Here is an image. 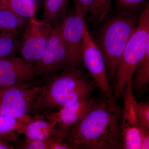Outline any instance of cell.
<instances>
[{"label": "cell", "instance_id": "cell-21", "mask_svg": "<svg viewBox=\"0 0 149 149\" xmlns=\"http://www.w3.org/2000/svg\"><path fill=\"white\" fill-rule=\"evenodd\" d=\"M111 4V0H96L90 13L91 16L100 23L109 12Z\"/></svg>", "mask_w": 149, "mask_h": 149}, {"label": "cell", "instance_id": "cell-16", "mask_svg": "<svg viewBox=\"0 0 149 149\" xmlns=\"http://www.w3.org/2000/svg\"><path fill=\"white\" fill-rule=\"evenodd\" d=\"M0 8L10 11L27 19L35 18L37 4L30 0H0Z\"/></svg>", "mask_w": 149, "mask_h": 149}, {"label": "cell", "instance_id": "cell-23", "mask_svg": "<svg viewBox=\"0 0 149 149\" xmlns=\"http://www.w3.org/2000/svg\"><path fill=\"white\" fill-rule=\"evenodd\" d=\"M96 0H74L75 8L79 10L84 16L90 13Z\"/></svg>", "mask_w": 149, "mask_h": 149}, {"label": "cell", "instance_id": "cell-3", "mask_svg": "<svg viewBox=\"0 0 149 149\" xmlns=\"http://www.w3.org/2000/svg\"><path fill=\"white\" fill-rule=\"evenodd\" d=\"M149 49V5L148 3L138 19L135 30L123 52L113 80V98L122 96L127 83L134 73Z\"/></svg>", "mask_w": 149, "mask_h": 149}, {"label": "cell", "instance_id": "cell-9", "mask_svg": "<svg viewBox=\"0 0 149 149\" xmlns=\"http://www.w3.org/2000/svg\"><path fill=\"white\" fill-rule=\"evenodd\" d=\"M85 16L75 8L61 22L62 33L66 47L68 67H76L82 61L83 29Z\"/></svg>", "mask_w": 149, "mask_h": 149}, {"label": "cell", "instance_id": "cell-24", "mask_svg": "<svg viewBox=\"0 0 149 149\" xmlns=\"http://www.w3.org/2000/svg\"><path fill=\"white\" fill-rule=\"evenodd\" d=\"M146 0H116L119 8L129 10L139 7L144 3Z\"/></svg>", "mask_w": 149, "mask_h": 149}, {"label": "cell", "instance_id": "cell-11", "mask_svg": "<svg viewBox=\"0 0 149 149\" xmlns=\"http://www.w3.org/2000/svg\"><path fill=\"white\" fill-rule=\"evenodd\" d=\"M95 101L86 97L56 111L43 115L45 118L53 123L58 133L65 139L71 128L89 111Z\"/></svg>", "mask_w": 149, "mask_h": 149}, {"label": "cell", "instance_id": "cell-18", "mask_svg": "<svg viewBox=\"0 0 149 149\" xmlns=\"http://www.w3.org/2000/svg\"><path fill=\"white\" fill-rule=\"evenodd\" d=\"M68 0H46L43 12V20L52 26L62 16L66 9Z\"/></svg>", "mask_w": 149, "mask_h": 149}, {"label": "cell", "instance_id": "cell-2", "mask_svg": "<svg viewBox=\"0 0 149 149\" xmlns=\"http://www.w3.org/2000/svg\"><path fill=\"white\" fill-rule=\"evenodd\" d=\"M46 80L31 113L34 116L45 114L89 97L95 86L77 67H69Z\"/></svg>", "mask_w": 149, "mask_h": 149}, {"label": "cell", "instance_id": "cell-26", "mask_svg": "<svg viewBox=\"0 0 149 149\" xmlns=\"http://www.w3.org/2000/svg\"><path fill=\"white\" fill-rule=\"evenodd\" d=\"M14 147L10 146L8 141L0 138V149H14Z\"/></svg>", "mask_w": 149, "mask_h": 149}, {"label": "cell", "instance_id": "cell-4", "mask_svg": "<svg viewBox=\"0 0 149 149\" xmlns=\"http://www.w3.org/2000/svg\"><path fill=\"white\" fill-rule=\"evenodd\" d=\"M138 21L134 16L123 14L111 19L102 28L99 46L104 60L109 82H113L123 52Z\"/></svg>", "mask_w": 149, "mask_h": 149}, {"label": "cell", "instance_id": "cell-5", "mask_svg": "<svg viewBox=\"0 0 149 149\" xmlns=\"http://www.w3.org/2000/svg\"><path fill=\"white\" fill-rule=\"evenodd\" d=\"M42 80L0 89V115L17 118L30 116Z\"/></svg>", "mask_w": 149, "mask_h": 149}, {"label": "cell", "instance_id": "cell-10", "mask_svg": "<svg viewBox=\"0 0 149 149\" xmlns=\"http://www.w3.org/2000/svg\"><path fill=\"white\" fill-rule=\"evenodd\" d=\"M132 80L126 84L122 95L124 105L120 123L121 147L125 149H141V127L134 111L136 99L133 95Z\"/></svg>", "mask_w": 149, "mask_h": 149}, {"label": "cell", "instance_id": "cell-19", "mask_svg": "<svg viewBox=\"0 0 149 149\" xmlns=\"http://www.w3.org/2000/svg\"><path fill=\"white\" fill-rule=\"evenodd\" d=\"M16 36L0 32V60L13 56L19 47Z\"/></svg>", "mask_w": 149, "mask_h": 149}, {"label": "cell", "instance_id": "cell-22", "mask_svg": "<svg viewBox=\"0 0 149 149\" xmlns=\"http://www.w3.org/2000/svg\"><path fill=\"white\" fill-rule=\"evenodd\" d=\"M23 149H50V139L47 141H27L20 147Z\"/></svg>", "mask_w": 149, "mask_h": 149}, {"label": "cell", "instance_id": "cell-8", "mask_svg": "<svg viewBox=\"0 0 149 149\" xmlns=\"http://www.w3.org/2000/svg\"><path fill=\"white\" fill-rule=\"evenodd\" d=\"M67 63L66 47L63 37L61 24L56 23L42 58L35 68L36 76L45 81L55 75Z\"/></svg>", "mask_w": 149, "mask_h": 149}, {"label": "cell", "instance_id": "cell-1", "mask_svg": "<svg viewBox=\"0 0 149 149\" xmlns=\"http://www.w3.org/2000/svg\"><path fill=\"white\" fill-rule=\"evenodd\" d=\"M123 109L113 98L96 100L83 118L70 130L65 141L76 148L114 149L121 146Z\"/></svg>", "mask_w": 149, "mask_h": 149}, {"label": "cell", "instance_id": "cell-6", "mask_svg": "<svg viewBox=\"0 0 149 149\" xmlns=\"http://www.w3.org/2000/svg\"><path fill=\"white\" fill-rule=\"evenodd\" d=\"M53 29L47 22L35 18L29 19L26 25L18 48L22 58L34 70L42 56Z\"/></svg>", "mask_w": 149, "mask_h": 149}, {"label": "cell", "instance_id": "cell-27", "mask_svg": "<svg viewBox=\"0 0 149 149\" xmlns=\"http://www.w3.org/2000/svg\"><path fill=\"white\" fill-rule=\"evenodd\" d=\"M32 2L36 4H37V0H30Z\"/></svg>", "mask_w": 149, "mask_h": 149}, {"label": "cell", "instance_id": "cell-17", "mask_svg": "<svg viewBox=\"0 0 149 149\" xmlns=\"http://www.w3.org/2000/svg\"><path fill=\"white\" fill-rule=\"evenodd\" d=\"M133 76L132 86L137 95H143L149 82V49Z\"/></svg>", "mask_w": 149, "mask_h": 149}, {"label": "cell", "instance_id": "cell-25", "mask_svg": "<svg viewBox=\"0 0 149 149\" xmlns=\"http://www.w3.org/2000/svg\"><path fill=\"white\" fill-rule=\"evenodd\" d=\"M141 149L149 148V130L141 128Z\"/></svg>", "mask_w": 149, "mask_h": 149}, {"label": "cell", "instance_id": "cell-14", "mask_svg": "<svg viewBox=\"0 0 149 149\" xmlns=\"http://www.w3.org/2000/svg\"><path fill=\"white\" fill-rule=\"evenodd\" d=\"M31 118V116L17 118L0 115V138L8 142L16 141Z\"/></svg>", "mask_w": 149, "mask_h": 149}, {"label": "cell", "instance_id": "cell-12", "mask_svg": "<svg viewBox=\"0 0 149 149\" xmlns=\"http://www.w3.org/2000/svg\"><path fill=\"white\" fill-rule=\"evenodd\" d=\"M34 69L22 58L0 60V89L36 81Z\"/></svg>", "mask_w": 149, "mask_h": 149}, {"label": "cell", "instance_id": "cell-7", "mask_svg": "<svg viewBox=\"0 0 149 149\" xmlns=\"http://www.w3.org/2000/svg\"><path fill=\"white\" fill-rule=\"evenodd\" d=\"M82 61L105 97L113 98V93L107 75L105 63L99 45L93 40L85 22L83 29Z\"/></svg>", "mask_w": 149, "mask_h": 149}, {"label": "cell", "instance_id": "cell-13", "mask_svg": "<svg viewBox=\"0 0 149 149\" xmlns=\"http://www.w3.org/2000/svg\"><path fill=\"white\" fill-rule=\"evenodd\" d=\"M22 134L27 141H45L54 138L65 139L58 132L53 123L45 118L43 114L31 118L24 127Z\"/></svg>", "mask_w": 149, "mask_h": 149}, {"label": "cell", "instance_id": "cell-15", "mask_svg": "<svg viewBox=\"0 0 149 149\" xmlns=\"http://www.w3.org/2000/svg\"><path fill=\"white\" fill-rule=\"evenodd\" d=\"M27 19L8 10L0 8V32L16 36L27 24Z\"/></svg>", "mask_w": 149, "mask_h": 149}, {"label": "cell", "instance_id": "cell-20", "mask_svg": "<svg viewBox=\"0 0 149 149\" xmlns=\"http://www.w3.org/2000/svg\"><path fill=\"white\" fill-rule=\"evenodd\" d=\"M134 108L135 115L140 127L149 130V102H138L136 100Z\"/></svg>", "mask_w": 149, "mask_h": 149}]
</instances>
